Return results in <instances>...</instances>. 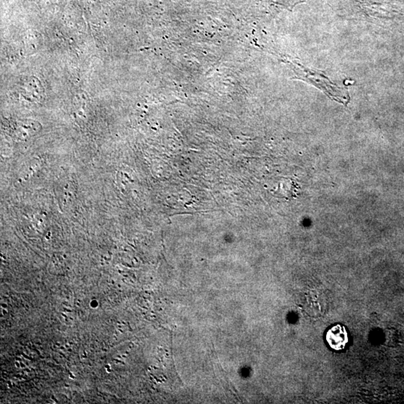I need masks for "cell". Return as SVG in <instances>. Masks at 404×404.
Returning a JSON list of instances; mask_svg holds the SVG:
<instances>
[{
	"instance_id": "1",
	"label": "cell",
	"mask_w": 404,
	"mask_h": 404,
	"mask_svg": "<svg viewBox=\"0 0 404 404\" xmlns=\"http://www.w3.org/2000/svg\"><path fill=\"white\" fill-rule=\"evenodd\" d=\"M327 343L331 348L340 350L345 348L348 343V335L343 326L337 325L331 328L327 333Z\"/></svg>"
}]
</instances>
